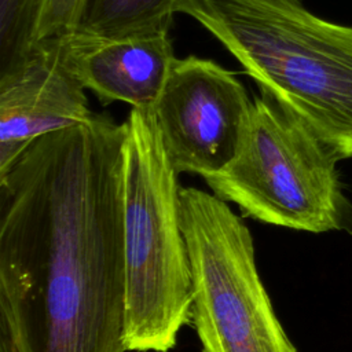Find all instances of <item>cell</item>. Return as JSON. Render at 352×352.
<instances>
[{
  "label": "cell",
  "instance_id": "5b68a950",
  "mask_svg": "<svg viewBox=\"0 0 352 352\" xmlns=\"http://www.w3.org/2000/svg\"><path fill=\"white\" fill-rule=\"evenodd\" d=\"M180 221L202 352H297L258 275L243 219L213 192L182 187Z\"/></svg>",
  "mask_w": 352,
  "mask_h": 352
},
{
  "label": "cell",
  "instance_id": "52a82bcc",
  "mask_svg": "<svg viewBox=\"0 0 352 352\" xmlns=\"http://www.w3.org/2000/svg\"><path fill=\"white\" fill-rule=\"evenodd\" d=\"M85 89L70 62L67 34L38 38L0 77V175L38 138L89 120Z\"/></svg>",
  "mask_w": 352,
  "mask_h": 352
},
{
  "label": "cell",
  "instance_id": "8fae6325",
  "mask_svg": "<svg viewBox=\"0 0 352 352\" xmlns=\"http://www.w3.org/2000/svg\"><path fill=\"white\" fill-rule=\"evenodd\" d=\"M84 0H45L37 40L70 34L78 21Z\"/></svg>",
  "mask_w": 352,
  "mask_h": 352
},
{
  "label": "cell",
  "instance_id": "6da1fadb",
  "mask_svg": "<svg viewBox=\"0 0 352 352\" xmlns=\"http://www.w3.org/2000/svg\"><path fill=\"white\" fill-rule=\"evenodd\" d=\"M125 136L94 113L0 175V352H126Z\"/></svg>",
  "mask_w": 352,
  "mask_h": 352
},
{
  "label": "cell",
  "instance_id": "30bf717a",
  "mask_svg": "<svg viewBox=\"0 0 352 352\" xmlns=\"http://www.w3.org/2000/svg\"><path fill=\"white\" fill-rule=\"evenodd\" d=\"M45 0H0V77L14 70L37 43Z\"/></svg>",
  "mask_w": 352,
  "mask_h": 352
},
{
  "label": "cell",
  "instance_id": "ba28073f",
  "mask_svg": "<svg viewBox=\"0 0 352 352\" xmlns=\"http://www.w3.org/2000/svg\"><path fill=\"white\" fill-rule=\"evenodd\" d=\"M67 44L74 72L103 104L154 107L176 60L168 33L116 38L70 33Z\"/></svg>",
  "mask_w": 352,
  "mask_h": 352
},
{
  "label": "cell",
  "instance_id": "277c9868",
  "mask_svg": "<svg viewBox=\"0 0 352 352\" xmlns=\"http://www.w3.org/2000/svg\"><path fill=\"white\" fill-rule=\"evenodd\" d=\"M338 158L274 99L253 98L236 155L204 176L220 199L243 217L307 232L352 234V202L337 170Z\"/></svg>",
  "mask_w": 352,
  "mask_h": 352
},
{
  "label": "cell",
  "instance_id": "8992f818",
  "mask_svg": "<svg viewBox=\"0 0 352 352\" xmlns=\"http://www.w3.org/2000/svg\"><path fill=\"white\" fill-rule=\"evenodd\" d=\"M253 100L243 84L212 59H177L154 104L166 154L177 173L223 169L245 138Z\"/></svg>",
  "mask_w": 352,
  "mask_h": 352
},
{
  "label": "cell",
  "instance_id": "7a4b0ae2",
  "mask_svg": "<svg viewBox=\"0 0 352 352\" xmlns=\"http://www.w3.org/2000/svg\"><path fill=\"white\" fill-rule=\"evenodd\" d=\"M337 158H352V26L302 0H176Z\"/></svg>",
  "mask_w": 352,
  "mask_h": 352
},
{
  "label": "cell",
  "instance_id": "9c48e42d",
  "mask_svg": "<svg viewBox=\"0 0 352 352\" xmlns=\"http://www.w3.org/2000/svg\"><path fill=\"white\" fill-rule=\"evenodd\" d=\"M176 0H84L72 33L98 38L168 33Z\"/></svg>",
  "mask_w": 352,
  "mask_h": 352
},
{
  "label": "cell",
  "instance_id": "3957f363",
  "mask_svg": "<svg viewBox=\"0 0 352 352\" xmlns=\"http://www.w3.org/2000/svg\"><path fill=\"white\" fill-rule=\"evenodd\" d=\"M122 160L126 352H169L191 323L192 282L179 173L153 107H132Z\"/></svg>",
  "mask_w": 352,
  "mask_h": 352
}]
</instances>
